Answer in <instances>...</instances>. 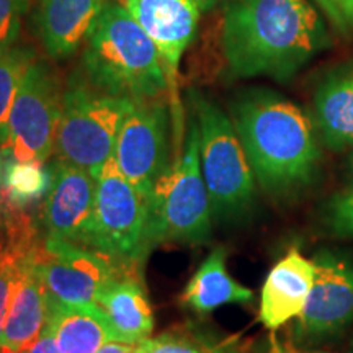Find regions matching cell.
I'll list each match as a JSON object with an SVG mask.
<instances>
[{
	"mask_svg": "<svg viewBox=\"0 0 353 353\" xmlns=\"http://www.w3.org/2000/svg\"><path fill=\"white\" fill-rule=\"evenodd\" d=\"M330 46L309 0H234L223 21V51L237 77L286 82Z\"/></svg>",
	"mask_w": 353,
	"mask_h": 353,
	"instance_id": "6da1fadb",
	"label": "cell"
},
{
	"mask_svg": "<svg viewBox=\"0 0 353 353\" xmlns=\"http://www.w3.org/2000/svg\"><path fill=\"white\" fill-rule=\"evenodd\" d=\"M231 114L265 193L291 200L316 182L321 149L314 126L296 103L267 88H249L232 101Z\"/></svg>",
	"mask_w": 353,
	"mask_h": 353,
	"instance_id": "7a4b0ae2",
	"label": "cell"
},
{
	"mask_svg": "<svg viewBox=\"0 0 353 353\" xmlns=\"http://www.w3.org/2000/svg\"><path fill=\"white\" fill-rule=\"evenodd\" d=\"M82 65L90 85L134 103L164 99L170 90L156 44L121 3L105 6L87 38Z\"/></svg>",
	"mask_w": 353,
	"mask_h": 353,
	"instance_id": "3957f363",
	"label": "cell"
},
{
	"mask_svg": "<svg viewBox=\"0 0 353 353\" xmlns=\"http://www.w3.org/2000/svg\"><path fill=\"white\" fill-rule=\"evenodd\" d=\"M200 128L201 172L208 188L211 214L219 223H234L252 213L255 176L236 128L213 100L190 94Z\"/></svg>",
	"mask_w": 353,
	"mask_h": 353,
	"instance_id": "277c9868",
	"label": "cell"
},
{
	"mask_svg": "<svg viewBox=\"0 0 353 353\" xmlns=\"http://www.w3.org/2000/svg\"><path fill=\"white\" fill-rule=\"evenodd\" d=\"M211 203L201 172L200 128L190 120L182 157L159 180L149 198V242L205 244L211 239Z\"/></svg>",
	"mask_w": 353,
	"mask_h": 353,
	"instance_id": "5b68a950",
	"label": "cell"
},
{
	"mask_svg": "<svg viewBox=\"0 0 353 353\" xmlns=\"http://www.w3.org/2000/svg\"><path fill=\"white\" fill-rule=\"evenodd\" d=\"M81 247L103 254L128 272L152 250L148 198L121 174L114 157L95 179L94 214Z\"/></svg>",
	"mask_w": 353,
	"mask_h": 353,
	"instance_id": "8992f818",
	"label": "cell"
},
{
	"mask_svg": "<svg viewBox=\"0 0 353 353\" xmlns=\"http://www.w3.org/2000/svg\"><path fill=\"white\" fill-rule=\"evenodd\" d=\"M134 101L99 90L87 81L70 79L56 132L57 157L99 175L113 157L120 128Z\"/></svg>",
	"mask_w": 353,
	"mask_h": 353,
	"instance_id": "52a82bcc",
	"label": "cell"
},
{
	"mask_svg": "<svg viewBox=\"0 0 353 353\" xmlns=\"http://www.w3.org/2000/svg\"><path fill=\"white\" fill-rule=\"evenodd\" d=\"M64 90L54 68L34 61L26 70L8 118V138L0 151L19 162L48 164L54 152Z\"/></svg>",
	"mask_w": 353,
	"mask_h": 353,
	"instance_id": "ba28073f",
	"label": "cell"
},
{
	"mask_svg": "<svg viewBox=\"0 0 353 353\" xmlns=\"http://www.w3.org/2000/svg\"><path fill=\"white\" fill-rule=\"evenodd\" d=\"M170 126L169 105L159 99L136 103L118 132L114 161L148 201L159 180L174 165Z\"/></svg>",
	"mask_w": 353,
	"mask_h": 353,
	"instance_id": "9c48e42d",
	"label": "cell"
},
{
	"mask_svg": "<svg viewBox=\"0 0 353 353\" xmlns=\"http://www.w3.org/2000/svg\"><path fill=\"white\" fill-rule=\"evenodd\" d=\"M33 263L48 293L64 304H97V296L110 281L131 278L130 272L103 254L51 237L37 247Z\"/></svg>",
	"mask_w": 353,
	"mask_h": 353,
	"instance_id": "30bf717a",
	"label": "cell"
},
{
	"mask_svg": "<svg viewBox=\"0 0 353 353\" xmlns=\"http://www.w3.org/2000/svg\"><path fill=\"white\" fill-rule=\"evenodd\" d=\"M312 262L314 283L296 322L298 341L309 345L339 337L353 324V257L321 249Z\"/></svg>",
	"mask_w": 353,
	"mask_h": 353,
	"instance_id": "8fae6325",
	"label": "cell"
},
{
	"mask_svg": "<svg viewBox=\"0 0 353 353\" xmlns=\"http://www.w3.org/2000/svg\"><path fill=\"white\" fill-rule=\"evenodd\" d=\"M125 8L156 44L169 82L172 110L176 113V72L196 33L200 7L195 0H125Z\"/></svg>",
	"mask_w": 353,
	"mask_h": 353,
	"instance_id": "7c38bea8",
	"label": "cell"
},
{
	"mask_svg": "<svg viewBox=\"0 0 353 353\" xmlns=\"http://www.w3.org/2000/svg\"><path fill=\"white\" fill-rule=\"evenodd\" d=\"M95 203V176L81 167L57 159L52 183L43 203L46 237L82 245L90 228Z\"/></svg>",
	"mask_w": 353,
	"mask_h": 353,
	"instance_id": "4fadbf2b",
	"label": "cell"
},
{
	"mask_svg": "<svg viewBox=\"0 0 353 353\" xmlns=\"http://www.w3.org/2000/svg\"><path fill=\"white\" fill-rule=\"evenodd\" d=\"M314 276V262L298 250H290L273 265L260 296V321L265 327L276 330L301 316L311 294Z\"/></svg>",
	"mask_w": 353,
	"mask_h": 353,
	"instance_id": "5bb4252c",
	"label": "cell"
},
{
	"mask_svg": "<svg viewBox=\"0 0 353 353\" xmlns=\"http://www.w3.org/2000/svg\"><path fill=\"white\" fill-rule=\"evenodd\" d=\"M107 0H38L37 30L52 59L72 56L88 38Z\"/></svg>",
	"mask_w": 353,
	"mask_h": 353,
	"instance_id": "9a60e30c",
	"label": "cell"
},
{
	"mask_svg": "<svg viewBox=\"0 0 353 353\" xmlns=\"http://www.w3.org/2000/svg\"><path fill=\"white\" fill-rule=\"evenodd\" d=\"M314 126L329 151L353 149V63L337 65L317 83Z\"/></svg>",
	"mask_w": 353,
	"mask_h": 353,
	"instance_id": "2e32d148",
	"label": "cell"
},
{
	"mask_svg": "<svg viewBox=\"0 0 353 353\" xmlns=\"http://www.w3.org/2000/svg\"><path fill=\"white\" fill-rule=\"evenodd\" d=\"M37 247L30 254L23 280L8 309L0 337V353H28L46 324L50 294L33 263Z\"/></svg>",
	"mask_w": 353,
	"mask_h": 353,
	"instance_id": "e0dca14e",
	"label": "cell"
},
{
	"mask_svg": "<svg viewBox=\"0 0 353 353\" xmlns=\"http://www.w3.org/2000/svg\"><path fill=\"white\" fill-rule=\"evenodd\" d=\"M48 322L61 353H97L105 343L117 342L107 314L97 304H64L50 294Z\"/></svg>",
	"mask_w": 353,
	"mask_h": 353,
	"instance_id": "ac0fdd59",
	"label": "cell"
},
{
	"mask_svg": "<svg viewBox=\"0 0 353 353\" xmlns=\"http://www.w3.org/2000/svg\"><path fill=\"white\" fill-rule=\"evenodd\" d=\"M97 306L107 314L117 342L136 343L152 332V309L138 278L110 281L97 296Z\"/></svg>",
	"mask_w": 353,
	"mask_h": 353,
	"instance_id": "d6986e66",
	"label": "cell"
},
{
	"mask_svg": "<svg viewBox=\"0 0 353 353\" xmlns=\"http://www.w3.org/2000/svg\"><path fill=\"white\" fill-rule=\"evenodd\" d=\"M226 260L228 252L223 245L211 250V254L205 259V262L201 263V267L185 288L182 301L188 307L206 314L224 304L252 301V290L237 283L229 275Z\"/></svg>",
	"mask_w": 353,
	"mask_h": 353,
	"instance_id": "ffe728a7",
	"label": "cell"
},
{
	"mask_svg": "<svg viewBox=\"0 0 353 353\" xmlns=\"http://www.w3.org/2000/svg\"><path fill=\"white\" fill-rule=\"evenodd\" d=\"M52 183V164L19 162L0 151V195L3 205L23 210L44 200Z\"/></svg>",
	"mask_w": 353,
	"mask_h": 353,
	"instance_id": "44dd1931",
	"label": "cell"
},
{
	"mask_svg": "<svg viewBox=\"0 0 353 353\" xmlns=\"http://www.w3.org/2000/svg\"><path fill=\"white\" fill-rule=\"evenodd\" d=\"M37 61L28 46H12L0 51V149L8 138V118L26 70Z\"/></svg>",
	"mask_w": 353,
	"mask_h": 353,
	"instance_id": "7402d4cb",
	"label": "cell"
},
{
	"mask_svg": "<svg viewBox=\"0 0 353 353\" xmlns=\"http://www.w3.org/2000/svg\"><path fill=\"white\" fill-rule=\"evenodd\" d=\"M33 249H6L0 254V337H2L3 325H6L8 309H10L13 296H15L21 280H23L26 263H28V257Z\"/></svg>",
	"mask_w": 353,
	"mask_h": 353,
	"instance_id": "603a6c76",
	"label": "cell"
},
{
	"mask_svg": "<svg viewBox=\"0 0 353 353\" xmlns=\"http://www.w3.org/2000/svg\"><path fill=\"white\" fill-rule=\"evenodd\" d=\"M321 224L330 236L353 241V187L335 193L324 203Z\"/></svg>",
	"mask_w": 353,
	"mask_h": 353,
	"instance_id": "cb8c5ba5",
	"label": "cell"
},
{
	"mask_svg": "<svg viewBox=\"0 0 353 353\" xmlns=\"http://www.w3.org/2000/svg\"><path fill=\"white\" fill-rule=\"evenodd\" d=\"M30 0H0V51L15 46Z\"/></svg>",
	"mask_w": 353,
	"mask_h": 353,
	"instance_id": "d4e9b609",
	"label": "cell"
},
{
	"mask_svg": "<svg viewBox=\"0 0 353 353\" xmlns=\"http://www.w3.org/2000/svg\"><path fill=\"white\" fill-rule=\"evenodd\" d=\"M330 23L343 34L353 33V0H314Z\"/></svg>",
	"mask_w": 353,
	"mask_h": 353,
	"instance_id": "484cf974",
	"label": "cell"
},
{
	"mask_svg": "<svg viewBox=\"0 0 353 353\" xmlns=\"http://www.w3.org/2000/svg\"><path fill=\"white\" fill-rule=\"evenodd\" d=\"M136 353H200L195 347L185 343L170 335H161L157 339H143L132 343Z\"/></svg>",
	"mask_w": 353,
	"mask_h": 353,
	"instance_id": "4316f807",
	"label": "cell"
},
{
	"mask_svg": "<svg viewBox=\"0 0 353 353\" xmlns=\"http://www.w3.org/2000/svg\"><path fill=\"white\" fill-rule=\"evenodd\" d=\"M28 353H61L57 348V342L54 337V330L50 325V322L46 319V324L39 334L38 341L34 342V345L30 348Z\"/></svg>",
	"mask_w": 353,
	"mask_h": 353,
	"instance_id": "83f0119b",
	"label": "cell"
},
{
	"mask_svg": "<svg viewBox=\"0 0 353 353\" xmlns=\"http://www.w3.org/2000/svg\"><path fill=\"white\" fill-rule=\"evenodd\" d=\"M7 247V208L3 205L2 195H0V254Z\"/></svg>",
	"mask_w": 353,
	"mask_h": 353,
	"instance_id": "f1b7e54d",
	"label": "cell"
},
{
	"mask_svg": "<svg viewBox=\"0 0 353 353\" xmlns=\"http://www.w3.org/2000/svg\"><path fill=\"white\" fill-rule=\"evenodd\" d=\"M97 353H136L132 343H121V342H108L100 348Z\"/></svg>",
	"mask_w": 353,
	"mask_h": 353,
	"instance_id": "f546056e",
	"label": "cell"
},
{
	"mask_svg": "<svg viewBox=\"0 0 353 353\" xmlns=\"http://www.w3.org/2000/svg\"><path fill=\"white\" fill-rule=\"evenodd\" d=\"M221 0H195V3L200 7V10H210L213 8L216 3H219Z\"/></svg>",
	"mask_w": 353,
	"mask_h": 353,
	"instance_id": "4dcf8cb0",
	"label": "cell"
},
{
	"mask_svg": "<svg viewBox=\"0 0 353 353\" xmlns=\"http://www.w3.org/2000/svg\"><path fill=\"white\" fill-rule=\"evenodd\" d=\"M347 169H348V176H350V182H352V185H353V152L350 154V157H348Z\"/></svg>",
	"mask_w": 353,
	"mask_h": 353,
	"instance_id": "1f68e13d",
	"label": "cell"
}]
</instances>
